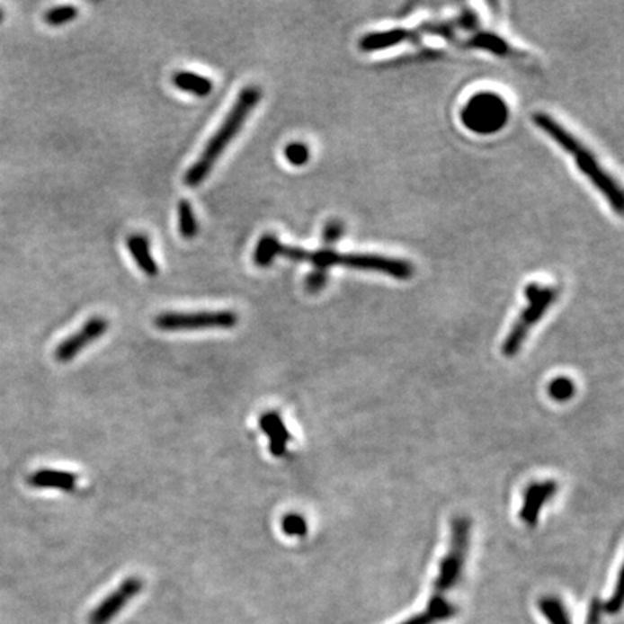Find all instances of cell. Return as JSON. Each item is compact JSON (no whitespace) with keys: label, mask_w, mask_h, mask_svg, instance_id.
Masks as SVG:
<instances>
[{"label":"cell","mask_w":624,"mask_h":624,"mask_svg":"<svg viewBox=\"0 0 624 624\" xmlns=\"http://www.w3.org/2000/svg\"><path fill=\"white\" fill-rule=\"evenodd\" d=\"M535 125L544 130L548 137L559 145L564 151L568 152L575 161L576 166L583 171L588 180L592 181L594 187L606 197L610 206L613 207L617 214L623 213V192L617 185L616 181L604 171L593 152L585 147L580 139H576L573 133L568 132L561 123L552 119L547 113L533 114Z\"/></svg>","instance_id":"6da1fadb"},{"label":"cell","mask_w":624,"mask_h":624,"mask_svg":"<svg viewBox=\"0 0 624 624\" xmlns=\"http://www.w3.org/2000/svg\"><path fill=\"white\" fill-rule=\"evenodd\" d=\"M261 99V88L256 87V85L243 88L242 92L239 93V97L233 104L232 111H228L227 116H226L225 121L214 133L213 138L209 140V144L204 147L200 158L185 173L184 183L188 187H199L202 181L206 180L213 166L216 165V162L223 155L228 144L232 142L233 138L240 132V129L249 118L250 111H254Z\"/></svg>","instance_id":"7a4b0ae2"},{"label":"cell","mask_w":624,"mask_h":624,"mask_svg":"<svg viewBox=\"0 0 624 624\" xmlns=\"http://www.w3.org/2000/svg\"><path fill=\"white\" fill-rule=\"evenodd\" d=\"M470 530L471 521L466 516H457L452 521L449 552L441 561L430 600L444 602L447 600L445 594L452 592V588L456 587L461 580L467 551H468V544H470Z\"/></svg>","instance_id":"3957f363"},{"label":"cell","mask_w":624,"mask_h":624,"mask_svg":"<svg viewBox=\"0 0 624 624\" xmlns=\"http://www.w3.org/2000/svg\"><path fill=\"white\" fill-rule=\"evenodd\" d=\"M525 295L528 298V307L523 309L504 343V354L506 357L516 356L521 352L530 328L540 321L548 309L551 308L555 299L558 298V290L552 287H540L538 283H529Z\"/></svg>","instance_id":"277c9868"},{"label":"cell","mask_w":624,"mask_h":624,"mask_svg":"<svg viewBox=\"0 0 624 624\" xmlns=\"http://www.w3.org/2000/svg\"><path fill=\"white\" fill-rule=\"evenodd\" d=\"M509 120V107L499 94L481 92L471 97L461 111V121L471 132L492 135L499 132Z\"/></svg>","instance_id":"5b68a950"},{"label":"cell","mask_w":624,"mask_h":624,"mask_svg":"<svg viewBox=\"0 0 624 624\" xmlns=\"http://www.w3.org/2000/svg\"><path fill=\"white\" fill-rule=\"evenodd\" d=\"M239 323L233 311L165 312L155 318L161 331L230 330Z\"/></svg>","instance_id":"8992f818"},{"label":"cell","mask_w":624,"mask_h":624,"mask_svg":"<svg viewBox=\"0 0 624 624\" xmlns=\"http://www.w3.org/2000/svg\"><path fill=\"white\" fill-rule=\"evenodd\" d=\"M142 581L138 576L126 578L111 595H107L88 617V624H109L121 610L128 606L142 590Z\"/></svg>","instance_id":"52a82bcc"},{"label":"cell","mask_w":624,"mask_h":624,"mask_svg":"<svg viewBox=\"0 0 624 624\" xmlns=\"http://www.w3.org/2000/svg\"><path fill=\"white\" fill-rule=\"evenodd\" d=\"M109 330V321L103 316H93L87 323L76 331L73 335L66 338L61 344L57 347L54 356L59 363H68L77 356L78 352L92 344L93 342L99 340L102 335Z\"/></svg>","instance_id":"ba28073f"},{"label":"cell","mask_w":624,"mask_h":624,"mask_svg":"<svg viewBox=\"0 0 624 624\" xmlns=\"http://www.w3.org/2000/svg\"><path fill=\"white\" fill-rule=\"evenodd\" d=\"M557 490H558V485L551 480L532 483V485L529 486L526 488L525 497H523L521 513H519L521 521L525 525H528L529 528H535L542 507L549 502V499L554 496Z\"/></svg>","instance_id":"9c48e42d"},{"label":"cell","mask_w":624,"mask_h":624,"mask_svg":"<svg viewBox=\"0 0 624 624\" xmlns=\"http://www.w3.org/2000/svg\"><path fill=\"white\" fill-rule=\"evenodd\" d=\"M259 425L269 437V450L272 456L282 457L287 452L288 442L290 441V432L287 425L283 423L280 414L275 411L264 412L259 419Z\"/></svg>","instance_id":"30bf717a"},{"label":"cell","mask_w":624,"mask_h":624,"mask_svg":"<svg viewBox=\"0 0 624 624\" xmlns=\"http://www.w3.org/2000/svg\"><path fill=\"white\" fill-rule=\"evenodd\" d=\"M30 485L37 488H56L63 492H73L77 486V476L68 471L45 468L31 474Z\"/></svg>","instance_id":"8fae6325"},{"label":"cell","mask_w":624,"mask_h":624,"mask_svg":"<svg viewBox=\"0 0 624 624\" xmlns=\"http://www.w3.org/2000/svg\"><path fill=\"white\" fill-rule=\"evenodd\" d=\"M128 247L132 254L138 268L147 276H156L159 272L158 263L152 256L151 242L145 235L129 236Z\"/></svg>","instance_id":"7c38bea8"},{"label":"cell","mask_w":624,"mask_h":624,"mask_svg":"<svg viewBox=\"0 0 624 624\" xmlns=\"http://www.w3.org/2000/svg\"><path fill=\"white\" fill-rule=\"evenodd\" d=\"M173 83L181 92L192 93L197 97H207L213 92V81L190 71H178L174 74Z\"/></svg>","instance_id":"4fadbf2b"},{"label":"cell","mask_w":624,"mask_h":624,"mask_svg":"<svg viewBox=\"0 0 624 624\" xmlns=\"http://www.w3.org/2000/svg\"><path fill=\"white\" fill-rule=\"evenodd\" d=\"M466 47L468 49H483V51L492 52L495 56H511L512 49L507 45L504 38L497 37L495 33L478 32L471 35L470 40H467Z\"/></svg>","instance_id":"5bb4252c"},{"label":"cell","mask_w":624,"mask_h":624,"mask_svg":"<svg viewBox=\"0 0 624 624\" xmlns=\"http://www.w3.org/2000/svg\"><path fill=\"white\" fill-rule=\"evenodd\" d=\"M281 246H282V243L273 233L262 236L261 240L257 242L256 249H254V263L259 268H268L276 257L280 256Z\"/></svg>","instance_id":"9a60e30c"},{"label":"cell","mask_w":624,"mask_h":624,"mask_svg":"<svg viewBox=\"0 0 624 624\" xmlns=\"http://www.w3.org/2000/svg\"><path fill=\"white\" fill-rule=\"evenodd\" d=\"M178 228L184 239H194L199 235V221L188 200H181L178 204Z\"/></svg>","instance_id":"2e32d148"},{"label":"cell","mask_w":624,"mask_h":624,"mask_svg":"<svg viewBox=\"0 0 624 624\" xmlns=\"http://www.w3.org/2000/svg\"><path fill=\"white\" fill-rule=\"evenodd\" d=\"M540 613L547 619L549 624H573L569 619L568 611L557 597H544L538 602Z\"/></svg>","instance_id":"e0dca14e"},{"label":"cell","mask_w":624,"mask_h":624,"mask_svg":"<svg viewBox=\"0 0 624 624\" xmlns=\"http://www.w3.org/2000/svg\"><path fill=\"white\" fill-rule=\"evenodd\" d=\"M548 392H549V397L557 402H566L574 397L575 385L571 379L557 378L552 380L551 385L548 388Z\"/></svg>","instance_id":"ac0fdd59"},{"label":"cell","mask_w":624,"mask_h":624,"mask_svg":"<svg viewBox=\"0 0 624 624\" xmlns=\"http://www.w3.org/2000/svg\"><path fill=\"white\" fill-rule=\"evenodd\" d=\"M283 155L290 165L302 166L309 161L311 152H309V147L302 142H292V144L285 147Z\"/></svg>","instance_id":"d6986e66"},{"label":"cell","mask_w":624,"mask_h":624,"mask_svg":"<svg viewBox=\"0 0 624 624\" xmlns=\"http://www.w3.org/2000/svg\"><path fill=\"white\" fill-rule=\"evenodd\" d=\"M282 530L290 537H305L308 532V525L301 514L290 513L283 518Z\"/></svg>","instance_id":"ffe728a7"},{"label":"cell","mask_w":624,"mask_h":624,"mask_svg":"<svg viewBox=\"0 0 624 624\" xmlns=\"http://www.w3.org/2000/svg\"><path fill=\"white\" fill-rule=\"evenodd\" d=\"M78 16V9L76 6H58V8L51 9L49 13L45 15V21L49 23V25L59 26L64 25V23L71 22L74 19Z\"/></svg>","instance_id":"44dd1931"},{"label":"cell","mask_w":624,"mask_h":624,"mask_svg":"<svg viewBox=\"0 0 624 624\" xmlns=\"http://www.w3.org/2000/svg\"><path fill=\"white\" fill-rule=\"evenodd\" d=\"M328 282V271L323 269H316L305 278V290H308L309 294H318L325 288Z\"/></svg>","instance_id":"7402d4cb"},{"label":"cell","mask_w":624,"mask_h":624,"mask_svg":"<svg viewBox=\"0 0 624 624\" xmlns=\"http://www.w3.org/2000/svg\"><path fill=\"white\" fill-rule=\"evenodd\" d=\"M344 232V226L340 220H330L327 225L324 226L323 243L324 246H334L335 243L340 240V237Z\"/></svg>","instance_id":"603a6c76"},{"label":"cell","mask_w":624,"mask_h":624,"mask_svg":"<svg viewBox=\"0 0 624 624\" xmlns=\"http://www.w3.org/2000/svg\"><path fill=\"white\" fill-rule=\"evenodd\" d=\"M623 574H619V580H617L616 592L610 597L609 602L602 606V609L606 610L607 613L614 614L621 609V602H623V588H621V583H623Z\"/></svg>","instance_id":"cb8c5ba5"}]
</instances>
